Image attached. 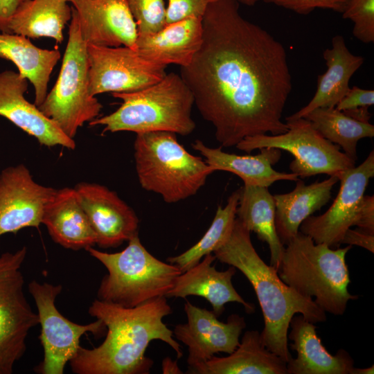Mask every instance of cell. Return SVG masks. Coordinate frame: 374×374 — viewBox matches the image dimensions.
I'll return each instance as SVG.
<instances>
[{"label": "cell", "mask_w": 374, "mask_h": 374, "mask_svg": "<svg viewBox=\"0 0 374 374\" xmlns=\"http://www.w3.org/2000/svg\"><path fill=\"white\" fill-rule=\"evenodd\" d=\"M202 28V44L179 75L217 142L232 147L247 136L285 132L292 84L283 44L244 18L236 0L211 3Z\"/></svg>", "instance_id": "obj_1"}, {"label": "cell", "mask_w": 374, "mask_h": 374, "mask_svg": "<svg viewBox=\"0 0 374 374\" xmlns=\"http://www.w3.org/2000/svg\"><path fill=\"white\" fill-rule=\"evenodd\" d=\"M89 314L103 322L107 332L104 341L92 349L80 347L69 362L75 374H148L154 362L145 355L152 340H161L183 356L173 331L163 319L172 313L166 296L125 308L94 300Z\"/></svg>", "instance_id": "obj_2"}, {"label": "cell", "mask_w": 374, "mask_h": 374, "mask_svg": "<svg viewBox=\"0 0 374 374\" xmlns=\"http://www.w3.org/2000/svg\"><path fill=\"white\" fill-rule=\"evenodd\" d=\"M251 232L236 217L229 238L213 251L220 262L233 266L248 279L261 308L265 326L262 343L287 363L292 359L288 330L296 314L313 323L326 321V313L312 298L303 296L285 284L278 271L260 257L253 246Z\"/></svg>", "instance_id": "obj_3"}, {"label": "cell", "mask_w": 374, "mask_h": 374, "mask_svg": "<svg viewBox=\"0 0 374 374\" xmlns=\"http://www.w3.org/2000/svg\"><path fill=\"white\" fill-rule=\"evenodd\" d=\"M285 245L278 269L280 278L299 294L312 298L326 313L344 314L348 301L357 299L348 290L346 256L352 246L332 249L301 231Z\"/></svg>", "instance_id": "obj_4"}, {"label": "cell", "mask_w": 374, "mask_h": 374, "mask_svg": "<svg viewBox=\"0 0 374 374\" xmlns=\"http://www.w3.org/2000/svg\"><path fill=\"white\" fill-rule=\"evenodd\" d=\"M112 95L122 100L121 106L89 123L103 126V133L163 131L186 136L195 128L191 116L193 96L179 74L166 73L161 80L143 89Z\"/></svg>", "instance_id": "obj_5"}, {"label": "cell", "mask_w": 374, "mask_h": 374, "mask_svg": "<svg viewBox=\"0 0 374 374\" xmlns=\"http://www.w3.org/2000/svg\"><path fill=\"white\" fill-rule=\"evenodd\" d=\"M170 132L136 134V171L141 187L176 203L195 195L214 170L188 152Z\"/></svg>", "instance_id": "obj_6"}, {"label": "cell", "mask_w": 374, "mask_h": 374, "mask_svg": "<svg viewBox=\"0 0 374 374\" xmlns=\"http://www.w3.org/2000/svg\"><path fill=\"white\" fill-rule=\"evenodd\" d=\"M121 251L107 253L89 247L87 251L107 269L97 291L98 300L125 308H134L151 299L166 296L181 274L173 264L152 256L139 235Z\"/></svg>", "instance_id": "obj_7"}, {"label": "cell", "mask_w": 374, "mask_h": 374, "mask_svg": "<svg viewBox=\"0 0 374 374\" xmlns=\"http://www.w3.org/2000/svg\"><path fill=\"white\" fill-rule=\"evenodd\" d=\"M87 44L83 39L72 8L69 38L57 81L38 107L68 137L98 118L102 104L89 90Z\"/></svg>", "instance_id": "obj_8"}, {"label": "cell", "mask_w": 374, "mask_h": 374, "mask_svg": "<svg viewBox=\"0 0 374 374\" xmlns=\"http://www.w3.org/2000/svg\"><path fill=\"white\" fill-rule=\"evenodd\" d=\"M285 121V132L247 136L235 147L246 152L263 148L285 150L294 156L290 169L299 178L318 174L339 177L343 171L355 166V161L341 152L339 146L325 139L308 120L286 118Z\"/></svg>", "instance_id": "obj_9"}, {"label": "cell", "mask_w": 374, "mask_h": 374, "mask_svg": "<svg viewBox=\"0 0 374 374\" xmlns=\"http://www.w3.org/2000/svg\"><path fill=\"white\" fill-rule=\"evenodd\" d=\"M27 254L24 246L0 255V374H11L26 350L30 330L39 317L24 292L21 266Z\"/></svg>", "instance_id": "obj_10"}, {"label": "cell", "mask_w": 374, "mask_h": 374, "mask_svg": "<svg viewBox=\"0 0 374 374\" xmlns=\"http://www.w3.org/2000/svg\"><path fill=\"white\" fill-rule=\"evenodd\" d=\"M28 288L37 308L39 339L44 349V359L34 370L41 374H63L66 363L75 357L81 347V337L87 332L99 336L107 328L100 319L82 325L64 317L55 304L62 290L61 285L32 280Z\"/></svg>", "instance_id": "obj_11"}, {"label": "cell", "mask_w": 374, "mask_h": 374, "mask_svg": "<svg viewBox=\"0 0 374 374\" xmlns=\"http://www.w3.org/2000/svg\"><path fill=\"white\" fill-rule=\"evenodd\" d=\"M87 51L89 90L93 96L141 90L166 75L167 66L144 59L130 47L87 44Z\"/></svg>", "instance_id": "obj_12"}, {"label": "cell", "mask_w": 374, "mask_h": 374, "mask_svg": "<svg viewBox=\"0 0 374 374\" xmlns=\"http://www.w3.org/2000/svg\"><path fill=\"white\" fill-rule=\"evenodd\" d=\"M374 176V152L358 166L343 171L339 191L330 207L322 215H310L300 226V231L317 244L337 247L346 231L353 226L358 204L369 180Z\"/></svg>", "instance_id": "obj_13"}, {"label": "cell", "mask_w": 374, "mask_h": 374, "mask_svg": "<svg viewBox=\"0 0 374 374\" xmlns=\"http://www.w3.org/2000/svg\"><path fill=\"white\" fill-rule=\"evenodd\" d=\"M184 311L187 322L177 325L173 335L188 347V367L204 363L218 353L229 355L239 345L240 336L246 326L244 317L231 314L224 323L213 311L197 307L187 300Z\"/></svg>", "instance_id": "obj_14"}, {"label": "cell", "mask_w": 374, "mask_h": 374, "mask_svg": "<svg viewBox=\"0 0 374 374\" xmlns=\"http://www.w3.org/2000/svg\"><path fill=\"white\" fill-rule=\"evenodd\" d=\"M55 190L37 183L23 164L3 169L0 174V236L38 227Z\"/></svg>", "instance_id": "obj_15"}, {"label": "cell", "mask_w": 374, "mask_h": 374, "mask_svg": "<svg viewBox=\"0 0 374 374\" xmlns=\"http://www.w3.org/2000/svg\"><path fill=\"white\" fill-rule=\"evenodd\" d=\"M74 189L96 235L100 248L117 247L138 235L139 219L117 194L107 187L88 182Z\"/></svg>", "instance_id": "obj_16"}, {"label": "cell", "mask_w": 374, "mask_h": 374, "mask_svg": "<svg viewBox=\"0 0 374 374\" xmlns=\"http://www.w3.org/2000/svg\"><path fill=\"white\" fill-rule=\"evenodd\" d=\"M87 44L135 48L137 28L127 0H69Z\"/></svg>", "instance_id": "obj_17"}, {"label": "cell", "mask_w": 374, "mask_h": 374, "mask_svg": "<svg viewBox=\"0 0 374 374\" xmlns=\"http://www.w3.org/2000/svg\"><path fill=\"white\" fill-rule=\"evenodd\" d=\"M28 80L19 73L6 70L0 73V116L7 118L43 145L75 148L74 139L62 131L24 96Z\"/></svg>", "instance_id": "obj_18"}, {"label": "cell", "mask_w": 374, "mask_h": 374, "mask_svg": "<svg viewBox=\"0 0 374 374\" xmlns=\"http://www.w3.org/2000/svg\"><path fill=\"white\" fill-rule=\"evenodd\" d=\"M216 258L209 253L204 256L195 266L181 273L175 280L174 286L166 297L186 298L198 296L207 300L213 312L218 317L229 302H237L244 306L247 313L254 312V305L248 303L237 292L232 284L236 268L230 266L225 271H218L212 263Z\"/></svg>", "instance_id": "obj_19"}, {"label": "cell", "mask_w": 374, "mask_h": 374, "mask_svg": "<svg viewBox=\"0 0 374 374\" xmlns=\"http://www.w3.org/2000/svg\"><path fill=\"white\" fill-rule=\"evenodd\" d=\"M202 37V17H190L167 24L154 33L137 35L134 50L151 62L183 67L192 61Z\"/></svg>", "instance_id": "obj_20"}, {"label": "cell", "mask_w": 374, "mask_h": 374, "mask_svg": "<svg viewBox=\"0 0 374 374\" xmlns=\"http://www.w3.org/2000/svg\"><path fill=\"white\" fill-rule=\"evenodd\" d=\"M52 240L71 250L96 244V235L74 188L55 189L46 203L42 219Z\"/></svg>", "instance_id": "obj_21"}, {"label": "cell", "mask_w": 374, "mask_h": 374, "mask_svg": "<svg viewBox=\"0 0 374 374\" xmlns=\"http://www.w3.org/2000/svg\"><path fill=\"white\" fill-rule=\"evenodd\" d=\"M288 338L297 357L287 363V374H353L354 360L344 349L335 355L329 353L317 336L314 323L302 315L290 321Z\"/></svg>", "instance_id": "obj_22"}, {"label": "cell", "mask_w": 374, "mask_h": 374, "mask_svg": "<svg viewBox=\"0 0 374 374\" xmlns=\"http://www.w3.org/2000/svg\"><path fill=\"white\" fill-rule=\"evenodd\" d=\"M192 146L214 171L232 172L241 178L244 185L268 188L277 181H296L299 179L294 173L280 172L272 168L281 157V150L277 148H263L256 155H238L225 152L221 148L208 147L200 140H196Z\"/></svg>", "instance_id": "obj_23"}, {"label": "cell", "mask_w": 374, "mask_h": 374, "mask_svg": "<svg viewBox=\"0 0 374 374\" xmlns=\"http://www.w3.org/2000/svg\"><path fill=\"white\" fill-rule=\"evenodd\" d=\"M188 373L287 374V362L264 345L260 332L248 330L228 356L214 355L204 363L188 367Z\"/></svg>", "instance_id": "obj_24"}, {"label": "cell", "mask_w": 374, "mask_h": 374, "mask_svg": "<svg viewBox=\"0 0 374 374\" xmlns=\"http://www.w3.org/2000/svg\"><path fill=\"white\" fill-rule=\"evenodd\" d=\"M327 69L318 76L316 92L311 100L296 113L286 118H303L319 107H335L350 89L353 75L364 63L363 57L353 54L343 36L337 35L331 47L323 51Z\"/></svg>", "instance_id": "obj_25"}, {"label": "cell", "mask_w": 374, "mask_h": 374, "mask_svg": "<svg viewBox=\"0 0 374 374\" xmlns=\"http://www.w3.org/2000/svg\"><path fill=\"white\" fill-rule=\"evenodd\" d=\"M337 181L339 179L335 175L310 185L299 179L293 190L274 195L276 231L284 245L296 235L305 219L330 201Z\"/></svg>", "instance_id": "obj_26"}, {"label": "cell", "mask_w": 374, "mask_h": 374, "mask_svg": "<svg viewBox=\"0 0 374 374\" xmlns=\"http://www.w3.org/2000/svg\"><path fill=\"white\" fill-rule=\"evenodd\" d=\"M61 57L57 50L35 46L29 38L0 32V58L11 61L19 73L33 84L34 104L39 107L48 93V84L53 69Z\"/></svg>", "instance_id": "obj_27"}, {"label": "cell", "mask_w": 374, "mask_h": 374, "mask_svg": "<svg viewBox=\"0 0 374 374\" xmlns=\"http://www.w3.org/2000/svg\"><path fill=\"white\" fill-rule=\"evenodd\" d=\"M275 201L267 187L244 185L240 188L237 218L270 251V265L278 271L285 249L275 226Z\"/></svg>", "instance_id": "obj_28"}, {"label": "cell", "mask_w": 374, "mask_h": 374, "mask_svg": "<svg viewBox=\"0 0 374 374\" xmlns=\"http://www.w3.org/2000/svg\"><path fill=\"white\" fill-rule=\"evenodd\" d=\"M69 0H28L8 24L10 33L28 38L50 37L63 41V30L72 17Z\"/></svg>", "instance_id": "obj_29"}, {"label": "cell", "mask_w": 374, "mask_h": 374, "mask_svg": "<svg viewBox=\"0 0 374 374\" xmlns=\"http://www.w3.org/2000/svg\"><path fill=\"white\" fill-rule=\"evenodd\" d=\"M327 140L339 145L344 153L356 161L357 142L374 136V125L357 121L335 107H319L305 117Z\"/></svg>", "instance_id": "obj_30"}, {"label": "cell", "mask_w": 374, "mask_h": 374, "mask_svg": "<svg viewBox=\"0 0 374 374\" xmlns=\"http://www.w3.org/2000/svg\"><path fill=\"white\" fill-rule=\"evenodd\" d=\"M239 198L240 189L231 193L224 207H217L211 226L195 244L178 256L168 258L167 260L183 273L195 266L206 255L213 253L232 232Z\"/></svg>", "instance_id": "obj_31"}, {"label": "cell", "mask_w": 374, "mask_h": 374, "mask_svg": "<svg viewBox=\"0 0 374 374\" xmlns=\"http://www.w3.org/2000/svg\"><path fill=\"white\" fill-rule=\"evenodd\" d=\"M127 2L138 35L154 33L165 27L166 8L163 0H127Z\"/></svg>", "instance_id": "obj_32"}, {"label": "cell", "mask_w": 374, "mask_h": 374, "mask_svg": "<svg viewBox=\"0 0 374 374\" xmlns=\"http://www.w3.org/2000/svg\"><path fill=\"white\" fill-rule=\"evenodd\" d=\"M341 14L353 21L355 37L366 44L374 42V0H349Z\"/></svg>", "instance_id": "obj_33"}, {"label": "cell", "mask_w": 374, "mask_h": 374, "mask_svg": "<svg viewBox=\"0 0 374 374\" xmlns=\"http://www.w3.org/2000/svg\"><path fill=\"white\" fill-rule=\"evenodd\" d=\"M166 25L190 17H202L206 8L215 0H168Z\"/></svg>", "instance_id": "obj_34"}, {"label": "cell", "mask_w": 374, "mask_h": 374, "mask_svg": "<svg viewBox=\"0 0 374 374\" xmlns=\"http://www.w3.org/2000/svg\"><path fill=\"white\" fill-rule=\"evenodd\" d=\"M267 3L292 10L300 15H308L316 8L329 9L342 13L349 0H263Z\"/></svg>", "instance_id": "obj_35"}, {"label": "cell", "mask_w": 374, "mask_h": 374, "mask_svg": "<svg viewBox=\"0 0 374 374\" xmlns=\"http://www.w3.org/2000/svg\"><path fill=\"white\" fill-rule=\"evenodd\" d=\"M374 104V90L364 89L357 86L350 87L335 108L340 111L359 107H369Z\"/></svg>", "instance_id": "obj_36"}, {"label": "cell", "mask_w": 374, "mask_h": 374, "mask_svg": "<svg viewBox=\"0 0 374 374\" xmlns=\"http://www.w3.org/2000/svg\"><path fill=\"white\" fill-rule=\"evenodd\" d=\"M353 226L374 234V197L364 195L357 208Z\"/></svg>", "instance_id": "obj_37"}, {"label": "cell", "mask_w": 374, "mask_h": 374, "mask_svg": "<svg viewBox=\"0 0 374 374\" xmlns=\"http://www.w3.org/2000/svg\"><path fill=\"white\" fill-rule=\"evenodd\" d=\"M341 244L357 245L363 247L370 252H374V234L369 233L362 229L349 228L344 233Z\"/></svg>", "instance_id": "obj_38"}, {"label": "cell", "mask_w": 374, "mask_h": 374, "mask_svg": "<svg viewBox=\"0 0 374 374\" xmlns=\"http://www.w3.org/2000/svg\"><path fill=\"white\" fill-rule=\"evenodd\" d=\"M28 0H0V32L10 33L8 24L18 9Z\"/></svg>", "instance_id": "obj_39"}, {"label": "cell", "mask_w": 374, "mask_h": 374, "mask_svg": "<svg viewBox=\"0 0 374 374\" xmlns=\"http://www.w3.org/2000/svg\"><path fill=\"white\" fill-rule=\"evenodd\" d=\"M342 112L347 116L359 121L369 122L371 118V114L368 111V107H359Z\"/></svg>", "instance_id": "obj_40"}, {"label": "cell", "mask_w": 374, "mask_h": 374, "mask_svg": "<svg viewBox=\"0 0 374 374\" xmlns=\"http://www.w3.org/2000/svg\"><path fill=\"white\" fill-rule=\"evenodd\" d=\"M162 371L163 374L166 373H182L177 365V360H172L166 357L162 362Z\"/></svg>", "instance_id": "obj_41"}, {"label": "cell", "mask_w": 374, "mask_h": 374, "mask_svg": "<svg viewBox=\"0 0 374 374\" xmlns=\"http://www.w3.org/2000/svg\"><path fill=\"white\" fill-rule=\"evenodd\" d=\"M374 373V366L366 368H355L353 370V374H373Z\"/></svg>", "instance_id": "obj_42"}, {"label": "cell", "mask_w": 374, "mask_h": 374, "mask_svg": "<svg viewBox=\"0 0 374 374\" xmlns=\"http://www.w3.org/2000/svg\"><path fill=\"white\" fill-rule=\"evenodd\" d=\"M236 1L238 3H241L247 6H253L260 0H236Z\"/></svg>", "instance_id": "obj_43"}]
</instances>
